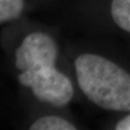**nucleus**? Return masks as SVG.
I'll return each mask as SVG.
<instances>
[{
  "mask_svg": "<svg viewBox=\"0 0 130 130\" xmlns=\"http://www.w3.org/2000/svg\"><path fill=\"white\" fill-rule=\"evenodd\" d=\"M23 10L24 0H0V24L16 20Z\"/></svg>",
  "mask_w": 130,
  "mask_h": 130,
  "instance_id": "423d86ee",
  "label": "nucleus"
},
{
  "mask_svg": "<svg viewBox=\"0 0 130 130\" xmlns=\"http://www.w3.org/2000/svg\"><path fill=\"white\" fill-rule=\"evenodd\" d=\"M115 129L117 130H130V114L120 119L118 123L116 124Z\"/></svg>",
  "mask_w": 130,
  "mask_h": 130,
  "instance_id": "0eeeda50",
  "label": "nucleus"
},
{
  "mask_svg": "<svg viewBox=\"0 0 130 130\" xmlns=\"http://www.w3.org/2000/svg\"><path fill=\"white\" fill-rule=\"evenodd\" d=\"M19 81L22 86L30 88L38 100L54 106H65L74 95L72 81L55 65L21 71Z\"/></svg>",
  "mask_w": 130,
  "mask_h": 130,
  "instance_id": "f03ea898",
  "label": "nucleus"
},
{
  "mask_svg": "<svg viewBox=\"0 0 130 130\" xmlns=\"http://www.w3.org/2000/svg\"><path fill=\"white\" fill-rule=\"evenodd\" d=\"M56 59L58 46L50 36L42 31L28 34L15 51V66L20 72L55 65Z\"/></svg>",
  "mask_w": 130,
  "mask_h": 130,
  "instance_id": "7ed1b4c3",
  "label": "nucleus"
},
{
  "mask_svg": "<svg viewBox=\"0 0 130 130\" xmlns=\"http://www.w3.org/2000/svg\"><path fill=\"white\" fill-rule=\"evenodd\" d=\"M79 88L92 103L107 111L130 112V74L104 56L84 53L75 61Z\"/></svg>",
  "mask_w": 130,
  "mask_h": 130,
  "instance_id": "f257e3e1",
  "label": "nucleus"
},
{
  "mask_svg": "<svg viewBox=\"0 0 130 130\" xmlns=\"http://www.w3.org/2000/svg\"><path fill=\"white\" fill-rule=\"evenodd\" d=\"M31 130H75L74 124L59 116H43L35 120L30 126Z\"/></svg>",
  "mask_w": 130,
  "mask_h": 130,
  "instance_id": "39448f33",
  "label": "nucleus"
},
{
  "mask_svg": "<svg viewBox=\"0 0 130 130\" xmlns=\"http://www.w3.org/2000/svg\"><path fill=\"white\" fill-rule=\"evenodd\" d=\"M111 15L117 26L130 32V0H112Z\"/></svg>",
  "mask_w": 130,
  "mask_h": 130,
  "instance_id": "20e7f679",
  "label": "nucleus"
}]
</instances>
